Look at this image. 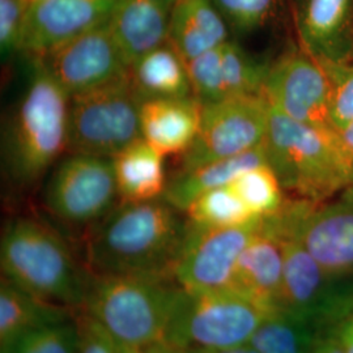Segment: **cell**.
<instances>
[{
	"mask_svg": "<svg viewBox=\"0 0 353 353\" xmlns=\"http://www.w3.org/2000/svg\"><path fill=\"white\" fill-rule=\"evenodd\" d=\"M75 310L45 301L8 280L0 281V344L51 323L74 318Z\"/></svg>",
	"mask_w": 353,
	"mask_h": 353,
	"instance_id": "24",
	"label": "cell"
},
{
	"mask_svg": "<svg viewBox=\"0 0 353 353\" xmlns=\"http://www.w3.org/2000/svg\"><path fill=\"white\" fill-rule=\"evenodd\" d=\"M263 96L272 108L300 123L334 128L325 68L300 46L270 63Z\"/></svg>",
	"mask_w": 353,
	"mask_h": 353,
	"instance_id": "12",
	"label": "cell"
},
{
	"mask_svg": "<svg viewBox=\"0 0 353 353\" xmlns=\"http://www.w3.org/2000/svg\"><path fill=\"white\" fill-rule=\"evenodd\" d=\"M325 330L300 316L274 310L263 318L249 343L258 353H313Z\"/></svg>",
	"mask_w": 353,
	"mask_h": 353,
	"instance_id": "25",
	"label": "cell"
},
{
	"mask_svg": "<svg viewBox=\"0 0 353 353\" xmlns=\"http://www.w3.org/2000/svg\"><path fill=\"white\" fill-rule=\"evenodd\" d=\"M140 105L130 75L71 96L67 150L113 159L141 138Z\"/></svg>",
	"mask_w": 353,
	"mask_h": 353,
	"instance_id": "8",
	"label": "cell"
},
{
	"mask_svg": "<svg viewBox=\"0 0 353 353\" xmlns=\"http://www.w3.org/2000/svg\"><path fill=\"white\" fill-rule=\"evenodd\" d=\"M262 219L240 227L199 228L189 225L178 256L173 279L189 292L229 290L241 254Z\"/></svg>",
	"mask_w": 353,
	"mask_h": 353,
	"instance_id": "11",
	"label": "cell"
},
{
	"mask_svg": "<svg viewBox=\"0 0 353 353\" xmlns=\"http://www.w3.org/2000/svg\"><path fill=\"white\" fill-rule=\"evenodd\" d=\"M268 313L233 290H181L165 343L183 350L246 344Z\"/></svg>",
	"mask_w": 353,
	"mask_h": 353,
	"instance_id": "7",
	"label": "cell"
},
{
	"mask_svg": "<svg viewBox=\"0 0 353 353\" xmlns=\"http://www.w3.org/2000/svg\"><path fill=\"white\" fill-rule=\"evenodd\" d=\"M185 216L190 225L199 228L240 227L258 219L230 185L203 194L190 205Z\"/></svg>",
	"mask_w": 353,
	"mask_h": 353,
	"instance_id": "27",
	"label": "cell"
},
{
	"mask_svg": "<svg viewBox=\"0 0 353 353\" xmlns=\"http://www.w3.org/2000/svg\"><path fill=\"white\" fill-rule=\"evenodd\" d=\"M221 46L205 51L188 62L192 94L202 103L224 100Z\"/></svg>",
	"mask_w": 353,
	"mask_h": 353,
	"instance_id": "32",
	"label": "cell"
},
{
	"mask_svg": "<svg viewBox=\"0 0 353 353\" xmlns=\"http://www.w3.org/2000/svg\"><path fill=\"white\" fill-rule=\"evenodd\" d=\"M319 62L327 75L331 123L339 131L353 123V62Z\"/></svg>",
	"mask_w": 353,
	"mask_h": 353,
	"instance_id": "30",
	"label": "cell"
},
{
	"mask_svg": "<svg viewBox=\"0 0 353 353\" xmlns=\"http://www.w3.org/2000/svg\"><path fill=\"white\" fill-rule=\"evenodd\" d=\"M77 344L79 330L75 316L34 328L0 344V353H77Z\"/></svg>",
	"mask_w": 353,
	"mask_h": 353,
	"instance_id": "29",
	"label": "cell"
},
{
	"mask_svg": "<svg viewBox=\"0 0 353 353\" xmlns=\"http://www.w3.org/2000/svg\"><path fill=\"white\" fill-rule=\"evenodd\" d=\"M115 0H45L26 11L19 51L42 59L65 42L106 21Z\"/></svg>",
	"mask_w": 353,
	"mask_h": 353,
	"instance_id": "15",
	"label": "cell"
},
{
	"mask_svg": "<svg viewBox=\"0 0 353 353\" xmlns=\"http://www.w3.org/2000/svg\"><path fill=\"white\" fill-rule=\"evenodd\" d=\"M181 290L172 278L90 274L79 312L127 350L139 353L165 343Z\"/></svg>",
	"mask_w": 353,
	"mask_h": 353,
	"instance_id": "5",
	"label": "cell"
},
{
	"mask_svg": "<svg viewBox=\"0 0 353 353\" xmlns=\"http://www.w3.org/2000/svg\"><path fill=\"white\" fill-rule=\"evenodd\" d=\"M283 243V280L278 310L287 312L323 328L344 319L335 293L323 268L305 248L280 214H272Z\"/></svg>",
	"mask_w": 353,
	"mask_h": 353,
	"instance_id": "13",
	"label": "cell"
},
{
	"mask_svg": "<svg viewBox=\"0 0 353 353\" xmlns=\"http://www.w3.org/2000/svg\"><path fill=\"white\" fill-rule=\"evenodd\" d=\"M186 351L188 353H258L250 343L228 347V348H211V350L199 348V350H186Z\"/></svg>",
	"mask_w": 353,
	"mask_h": 353,
	"instance_id": "37",
	"label": "cell"
},
{
	"mask_svg": "<svg viewBox=\"0 0 353 353\" xmlns=\"http://www.w3.org/2000/svg\"><path fill=\"white\" fill-rule=\"evenodd\" d=\"M271 62L252 57L234 39L221 46L224 100L232 97L263 96L265 77Z\"/></svg>",
	"mask_w": 353,
	"mask_h": 353,
	"instance_id": "26",
	"label": "cell"
},
{
	"mask_svg": "<svg viewBox=\"0 0 353 353\" xmlns=\"http://www.w3.org/2000/svg\"><path fill=\"white\" fill-rule=\"evenodd\" d=\"M76 322L79 330L77 353H135L115 341L96 321L83 312H77Z\"/></svg>",
	"mask_w": 353,
	"mask_h": 353,
	"instance_id": "33",
	"label": "cell"
},
{
	"mask_svg": "<svg viewBox=\"0 0 353 353\" xmlns=\"http://www.w3.org/2000/svg\"><path fill=\"white\" fill-rule=\"evenodd\" d=\"M234 34H250L270 21L275 0H212Z\"/></svg>",
	"mask_w": 353,
	"mask_h": 353,
	"instance_id": "31",
	"label": "cell"
},
{
	"mask_svg": "<svg viewBox=\"0 0 353 353\" xmlns=\"http://www.w3.org/2000/svg\"><path fill=\"white\" fill-rule=\"evenodd\" d=\"M323 268L344 319L353 316V186L331 199H287L279 211Z\"/></svg>",
	"mask_w": 353,
	"mask_h": 353,
	"instance_id": "6",
	"label": "cell"
},
{
	"mask_svg": "<svg viewBox=\"0 0 353 353\" xmlns=\"http://www.w3.org/2000/svg\"><path fill=\"white\" fill-rule=\"evenodd\" d=\"M164 157L143 138L112 159L119 203L151 202L164 198L168 178Z\"/></svg>",
	"mask_w": 353,
	"mask_h": 353,
	"instance_id": "22",
	"label": "cell"
},
{
	"mask_svg": "<svg viewBox=\"0 0 353 353\" xmlns=\"http://www.w3.org/2000/svg\"><path fill=\"white\" fill-rule=\"evenodd\" d=\"M139 353H188V351L169 343H160Z\"/></svg>",
	"mask_w": 353,
	"mask_h": 353,
	"instance_id": "38",
	"label": "cell"
},
{
	"mask_svg": "<svg viewBox=\"0 0 353 353\" xmlns=\"http://www.w3.org/2000/svg\"><path fill=\"white\" fill-rule=\"evenodd\" d=\"M267 164L285 192L325 202L353 186V156L334 128L303 125L270 105Z\"/></svg>",
	"mask_w": 353,
	"mask_h": 353,
	"instance_id": "2",
	"label": "cell"
},
{
	"mask_svg": "<svg viewBox=\"0 0 353 353\" xmlns=\"http://www.w3.org/2000/svg\"><path fill=\"white\" fill-rule=\"evenodd\" d=\"M343 353H353V322L345 319L331 327Z\"/></svg>",
	"mask_w": 353,
	"mask_h": 353,
	"instance_id": "35",
	"label": "cell"
},
{
	"mask_svg": "<svg viewBox=\"0 0 353 353\" xmlns=\"http://www.w3.org/2000/svg\"><path fill=\"white\" fill-rule=\"evenodd\" d=\"M283 243L272 216L263 217L236 265L230 290L258 303L267 312L278 310L283 280Z\"/></svg>",
	"mask_w": 353,
	"mask_h": 353,
	"instance_id": "17",
	"label": "cell"
},
{
	"mask_svg": "<svg viewBox=\"0 0 353 353\" xmlns=\"http://www.w3.org/2000/svg\"><path fill=\"white\" fill-rule=\"evenodd\" d=\"M348 319H351V321H352V322H353V316H350V318H348Z\"/></svg>",
	"mask_w": 353,
	"mask_h": 353,
	"instance_id": "41",
	"label": "cell"
},
{
	"mask_svg": "<svg viewBox=\"0 0 353 353\" xmlns=\"http://www.w3.org/2000/svg\"><path fill=\"white\" fill-rule=\"evenodd\" d=\"M229 39L230 29L212 0H176L168 41L186 62Z\"/></svg>",
	"mask_w": 353,
	"mask_h": 353,
	"instance_id": "20",
	"label": "cell"
},
{
	"mask_svg": "<svg viewBox=\"0 0 353 353\" xmlns=\"http://www.w3.org/2000/svg\"><path fill=\"white\" fill-rule=\"evenodd\" d=\"M268 119L270 103L265 96L203 103L199 132L182 154L179 170H190L256 148L265 141Z\"/></svg>",
	"mask_w": 353,
	"mask_h": 353,
	"instance_id": "10",
	"label": "cell"
},
{
	"mask_svg": "<svg viewBox=\"0 0 353 353\" xmlns=\"http://www.w3.org/2000/svg\"><path fill=\"white\" fill-rule=\"evenodd\" d=\"M70 96L39 61L7 122L3 140L6 174L16 188L29 189L68 145Z\"/></svg>",
	"mask_w": 353,
	"mask_h": 353,
	"instance_id": "3",
	"label": "cell"
},
{
	"mask_svg": "<svg viewBox=\"0 0 353 353\" xmlns=\"http://www.w3.org/2000/svg\"><path fill=\"white\" fill-rule=\"evenodd\" d=\"M54 80L71 97L128 75L130 65L108 20L51 51L42 59Z\"/></svg>",
	"mask_w": 353,
	"mask_h": 353,
	"instance_id": "14",
	"label": "cell"
},
{
	"mask_svg": "<svg viewBox=\"0 0 353 353\" xmlns=\"http://www.w3.org/2000/svg\"><path fill=\"white\" fill-rule=\"evenodd\" d=\"M1 278L39 299L79 312L90 272L63 237L32 217H16L3 230Z\"/></svg>",
	"mask_w": 353,
	"mask_h": 353,
	"instance_id": "4",
	"label": "cell"
},
{
	"mask_svg": "<svg viewBox=\"0 0 353 353\" xmlns=\"http://www.w3.org/2000/svg\"><path fill=\"white\" fill-rule=\"evenodd\" d=\"M42 1H45V0H24V3H26V11H28L30 7L36 6V4H38V3H42Z\"/></svg>",
	"mask_w": 353,
	"mask_h": 353,
	"instance_id": "40",
	"label": "cell"
},
{
	"mask_svg": "<svg viewBox=\"0 0 353 353\" xmlns=\"http://www.w3.org/2000/svg\"><path fill=\"white\" fill-rule=\"evenodd\" d=\"M338 134H339V137H341L343 144L345 145V148H347L353 156V123L339 130Z\"/></svg>",
	"mask_w": 353,
	"mask_h": 353,
	"instance_id": "39",
	"label": "cell"
},
{
	"mask_svg": "<svg viewBox=\"0 0 353 353\" xmlns=\"http://www.w3.org/2000/svg\"><path fill=\"white\" fill-rule=\"evenodd\" d=\"M229 185L252 216L258 219L276 214L287 202L285 191L267 163L242 173Z\"/></svg>",
	"mask_w": 353,
	"mask_h": 353,
	"instance_id": "28",
	"label": "cell"
},
{
	"mask_svg": "<svg viewBox=\"0 0 353 353\" xmlns=\"http://www.w3.org/2000/svg\"><path fill=\"white\" fill-rule=\"evenodd\" d=\"M203 103L194 96L182 99H156L141 102V138L163 156L189 150L196 138Z\"/></svg>",
	"mask_w": 353,
	"mask_h": 353,
	"instance_id": "19",
	"label": "cell"
},
{
	"mask_svg": "<svg viewBox=\"0 0 353 353\" xmlns=\"http://www.w3.org/2000/svg\"><path fill=\"white\" fill-rule=\"evenodd\" d=\"M294 26L318 61L353 62V0H294Z\"/></svg>",
	"mask_w": 353,
	"mask_h": 353,
	"instance_id": "16",
	"label": "cell"
},
{
	"mask_svg": "<svg viewBox=\"0 0 353 353\" xmlns=\"http://www.w3.org/2000/svg\"><path fill=\"white\" fill-rule=\"evenodd\" d=\"M313 353H343L331 328L325 330L319 335Z\"/></svg>",
	"mask_w": 353,
	"mask_h": 353,
	"instance_id": "36",
	"label": "cell"
},
{
	"mask_svg": "<svg viewBox=\"0 0 353 353\" xmlns=\"http://www.w3.org/2000/svg\"><path fill=\"white\" fill-rule=\"evenodd\" d=\"M164 198L118 203L87 230L84 265L93 275L172 278L188 219Z\"/></svg>",
	"mask_w": 353,
	"mask_h": 353,
	"instance_id": "1",
	"label": "cell"
},
{
	"mask_svg": "<svg viewBox=\"0 0 353 353\" xmlns=\"http://www.w3.org/2000/svg\"><path fill=\"white\" fill-rule=\"evenodd\" d=\"M119 203L112 159L71 153L43 191L46 211L70 227H93Z\"/></svg>",
	"mask_w": 353,
	"mask_h": 353,
	"instance_id": "9",
	"label": "cell"
},
{
	"mask_svg": "<svg viewBox=\"0 0 353 353\" xmlns=\"http://www.w3.org/2000/svg\"><path fill=\"white\" fill-rule=\"evenodd\" d=\"M26 14L24 0H0V50L4 59L19 51Z\"/></svg>",
	"mask_w": 353,
	"mask_h": 353,
	"instance_id": "34",
	"label": "cell"
},
{
	"mask_svg": "<svg viewBox=\"0 0 353 353\" xmlns=\"http://www.w3.org/2000/svg\"><path fill=\"white\" fill-rule=\"evenodd\" d=\"M128 75L141 102L194 96L188 62L169 41L141 55Z\"/></svg>",
	"mask_w": 353,
	"mask_h": 353,
	"instance_id": "23",
	"label": "cell"
},
{
	"mask_svg": "<svg viewBox=\"0 0 353 353\" xmlns=\"http://www.w3.org/2000/svg\"><path fill=\"white\" fill-rule=\"evenodd\" d=\"M174 4L176 0H115L108 24L130 67L168 41Z\"/></svg>",
	"mask_w": 353,
	"mask_h": 353,
	"instance_id": "18",
	"label": "cell"
},
{
	"mask_svg": "<svg viewBox=\"0 0 353 353\" xmlns=\"http://www.w3.org/2000/svg\"><path fill=\"white\" fill-rule=\"evenodd\" d=\"M265 163H267V157L263 141L252 151L190 170H178L176 176L168 179L164 199L185 214L190 205L203 194L227 186L242 173Z\"/></svg>",
	"mask_w": 353,
	"mask_h": 353,
	"instance_id": "21",
	"label": "cell"
}]
</instances>
